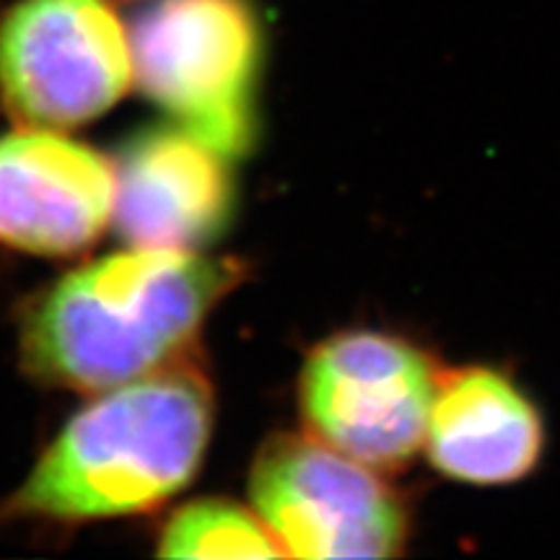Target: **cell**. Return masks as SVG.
<instances>
[{"label":"cell","mask_w":560,"mask_h":560,"mask_svg":"<svg viewBox=\"0 0 560 560\" xmlns=\"http://www.w3.org/2000/svg\"><path fill=\"white\" fill-rule=\"evenodd\" d=\"M208 436L206 380L170 363L89 402L42 454L11 509L60 522L153 509L198 472Z\"/></svg>","instance_id":"7a4b0ae2"},{"label":"cell","mask_w":560,"mask_h":560,"mask_svg":"<svg viewBox=\"0 0 560 560\" xmlns=\"http://www.w3.org/2000/svg\"><path fill=\"white\" fill-rule=\"evenodd\" d=\"M240 270L195 249L102 257L39 301L24 332L30 366L73 389L104 392L170 366Z\"/></svg>","instance_id":"6da1fadb"},{"label":"cell","mask_w":560,"mask_h":560,"mask_svg":"<svg viewBox=\"0 0 560 560\" xmlns=\"http://www.w3.org/2000/svg\"><path fill=\"white\" fill-rule=\"evenodd\" d=\"M164 558H283L285 552L255 509L229 501H195L182 506L161 529Z\"/></svg>","instance_id":"30bf717a"},{"label":"cell","mask_w":560,"mask_h":560,"mask_svg":"<svg viewBox=\"0 0 560 560\" xmlns=\"http://www.w3.org/2000/svg\"><path fill=\"white\" fill-rule=\"evenodd\" d=\"M423 450L446 478L506 486L527 478L540 462L542 423L535 405L499 371H444Z\"/></svg>","instance_id":"9c48e42d"},{"label":"cell","mask_w":560,"mask_h":560,"mask_svg":"<svg viewBox=\"0 0 560 560\" xmlns=\"http://www.w3.org/2000/svg\"><path fill=\"white\" fill-rule=\"evenodd\" d=\"M130 47L136 83L177 128L229 161L247 151L262 47L249 0H153Z\"/></svg>","instance_id":"3957f363"},{"label":"cell","mask_w":560,"mask_h":560,"mask_svg":"<svg viewBox=\"0 0 560 560\" xmlns=\"http://www.w3.org/2000/svg\"><path fill=\"white\" fill-rule=\"evenodd\" d=\"M441 371L397 335L353 330L314 348L301 374V412L314 439L374 470L423 450Z\"/></svg>","instance_id":"277c9868"},{"label":"cell","mask_w":560,"mask_h":560,"mask_svg":"<svg viewBox=\"0 0 560 560\" xmlns=\"http://www.w3.org/2000/svg\"><path fill=\"white\" fill-rule=\"evenodd\" d=\"M249 493L285 556L389 558L408 540V509L380 470L312 433L268 441Z\"/></svg>","instance_id":"8992f818"},{"label":"cell","mask_w":560,"mask_h":560,"mask_svg":"<svg viewBox=\"0 0 560 560\" xmlns=\"http://www.w3.org/2000/svg\"><path fill=\"white\" fill-rule=\"evenodd\" d=\"M226 156L182 128L140 138L117 166V234L130 247H200L226 219Z\"/></svg>","instance_id":"ba28073f"},{"label":"cell","mask_w":560,"mask_h":560,"mask_svg":"<svg viewBox=\"0 0 560 560\" xmlns=\"http://www.w3.org/2000/svg\"><path fill=\"white\" fill-rule=\"evenodd\" d=\"M117 166L58 130L0 138V242L37 255H73L112 223Z\"/></svg>","instance_id":"52a82bcc"},{"label":"cell","mask_w":560,"mask_h":560,"mask_svg":"<svg viewBox=\"0 0 560 560\" xmlns=\"http://www.w3.org/2000/svg\"><path fill=\"white\" fill-rule=\"evenodd\" d=\"M130 83V32L107 0H21L0 21V91L30 128L94 120Z\"/></svg>","instance_id":"5b68a950"}]
</instances>
